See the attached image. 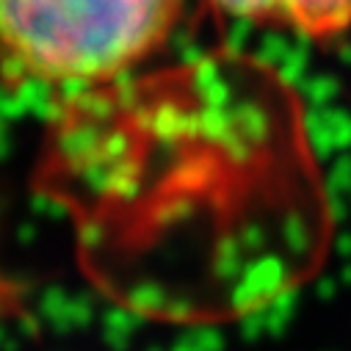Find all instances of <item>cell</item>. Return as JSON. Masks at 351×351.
<instances>
[{
	"mask_svg": "<svg viewBox=\"0 0 351 351\" xmlns=\"http://www.w3.org/2000/svg\"><path fill=\"white\" fill-rule=\"evenodd\" d=\"M183 0H0V72L14 83L97 86L149 58Z\"/></svg>",
	"mask_w": 351,
	"mask_h": 351,
	"instance_id": "obj_1",
	"label": "cell"
},
{
	"mask_svg": "<svg viewBox=\"0 0 351 351\" xmlns=\"http://www.w3.org/2000/svg\"><path fill=\"white\" fill-rule=\"evenodd\" d=\"M235 20L277 25L310 39H329L351 25V0H210Z\"/></svg>",
	"mask_w": 351,
	"mask_h": 351,
	"instance_id": "obj_2",
	"label": "cell"
},
{
	"mask_svg": "<svg viewBox=\"0 0 351 351\" xmlns=\"http://www.w3.org/2000/svg\"><path fill=\"white\" fill-rule=\"evenodd\" d=\"M136 326H138V318L136 315L122 313V310L108 313V318L103 324V340H106V346L111 351H128Z\"/></svg>",
	"mask_w": 351,
	"mask_h": 351,
	"instance_id": "obj_3",
	"label": "cell"
},
{
	"mask_svg": "<svg viewBox=\"0 0 351 351\" xmlns=\"http://www.w3.org/2000/svg\"><path fill=\"white\" fill-rule=\"evenodd\" d=\"M291 304H293V293L280 296V299L274 302L271 315H269V321H271V335L280 337V335L285 332V324H288V318H291Z\"/></svg>",
	"mask_w": 351,
	"mask_h": 351,
	"instance_id": "obj_4",
	"label": "cell"
},
{
	"mask_svg": "<svg viewBox=\"0 0 351 351\" xmlns=\"http://www.w3.org/2000/svg\"><path fill=\"white\" fill-rule=\"evenodd\" d=\"M189 340H191V346H194L197 351H224V337H221L219 332H213V329L194 332Z\"/></svg>",
	"mask_w": 351,
	"mask_h": 351,
	"instance_id": "obj_5",
	"label": "cell"
},
{
	"mask_svg": "<svg viewBox=\"0 0 351 351\" xmlns=\"http://www.w3.org/2000/svg\"><path fill=\"white\" fill-rule=\"evenodd\" d=\"M260 326H263V318L254 313V315H249V318L241 324V332H243L246 340H257V337H260Z\"/></svg>",
	"mask_w": 351,
	"mask_h": 351,
	"instance_id": "obj_6",
	"label": "cell"
},
{
	"mask_svg": "<svg viewBox=\"0 0 351 351\" xmlns=\"http://www.w3.org/2000/svg\"><path fill=\"white\" fill-rule=\"evenodd\" d=\"M171 351H197V348L191 346V340H189V337H180L178 343H174V348H171Z\"/></svg>",
	"mask_w": 351,
	"mask_h": 351,
	"instance_id": "obj_7",
	"label": "cell"
},
{
	"mask_svg": "<svg viewBox=\"0 0 351 351\" xmlns=\"http://www.w3.org/2000/svg\"><path fill=\"white\" fill-rule=\"evenodd\" d=\"M149 351H163V348H149Z\"/></svg>",
	"mask_w": 351,
	"mask_h": 351,
	"instance_id": "obj_8",
	"label": "cell"
}]
</instances>
